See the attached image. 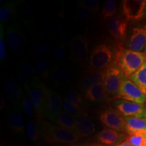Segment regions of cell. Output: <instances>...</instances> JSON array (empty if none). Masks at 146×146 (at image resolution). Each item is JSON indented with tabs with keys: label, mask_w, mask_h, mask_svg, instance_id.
<instances>
[{
	"label": "cell",
	"mask_w": 146,
	"mask_h": 146,
	"mask_svg": "<svg viewBox=\"0 0 146 146\" xmlns=\"http://www.w3.org/2000/svg\"><path fill=\"white\" fill-rule=\"evenodd\" d=\"M37 125L41 137L47 143L71 145L77 143L81 139L74 131L64 129L51 122L40 120Z\"/></svg>",
	"instance_id": "1"
},
{
	"label": "cell",
	"mask_w": 146,
	"mask_h": 146,
	"mask_svg": "<svg viewBox=\"0 0 146 146\" xmlns=\"http://www.w3.org/2000/svg\"><path fill=\"white\" fill-rule=\"evenodd\" d=\"M146 61V54L143 52H135L129 48H124L119 45L116 49V66L126 78H130Z\"/></svg>",
	"instance_id": "2"
},
{
	"label": "cell",
	"mask_w": 146,
	"mask_h": 146,
	"mask_svg": "<svg viewBox=\"0 0 146 146\" xmlns=\"http://www.w3.org/2000/svg\"><path fill=\"white\" fill-rule=\"evenodd\" d=\"M116 50L108 43H101L96 45L89 56L91 70H106L112 66L115 61Z\"/></svg>",
	"instance_id": "3"
},
{
	"label": "cell",
	"mask_w": 146,
	"mask_h": 146,
	"mask_svg": "<svg viewBox=\"0 0 146 146\" xmlns=\"http://www.w3.org/2000/svg\"><path fill=\"white\" fill-rule=\"evenodd\" d=\"M125 77L123 72L116 66H112L106 70L103 83L108 100H117L120 86Z\"/></svg>",
	"instance_id": "4"
},
{
	"label": "cell",
	"mask_w": 146,
	"mask_h": 146,
	"mask_svg": "<svg viewBox=\"0 0 146 146\" xmlns=\"http://www.w3.org/2000/svg\"><path fill=\"white\" fill-rule=\"evenodd\" d=\"M122 13L127 22H138L146 18V0H124Z\"/></svg>",
	"instance_id": "5"
},
{
	"label": "cell",
	"mask_w": 146,
	"mask_h": 146,
	"mask_svg": "<svg viewBox=\"0 0 146 146\" xmlns=\"http://www.w3.org/2000/svg\"><path fill=\"white\" fill-rule=\"evenodd\" d=\"M71 59L78 64H85L89 58V41L86 34H79L70 41Z\"/></svg>",
	"instance_id": "6"
},
{
	"label": "cell",
	"mask_w": 146,
	"mask_h": 146,
	"mask_svg": "<svg viewBox=\"0 0 146 146\" xmlns=\"http://www.w3.org/2000/svg\"><path fill=\"white\" fill-rule=\"evenodd\" d=\"M117 100L144 104L146 102V96L137 85L130 79H125L120 86Z\"/></svg>",
	"instance_id": "7"
},
{
	"label": "cell",
	"mask_w": 146,
	"mask_h": 146,
	"mask_svg": "<svg viewBox=\"0 0 146 146\" xmlns=\"http://www.w3.org/2000/svg\"><path fill=\"white\" fill-rule=\"evenodd\" d=\"M100 120L108 129L127 133L124 116L115 108H109L105 110L100 114Z\"/></svg>",
	"instance_id": "8"
},
{
	"label": "cell",
	"mask_w": 146,
	"mask_h": 146,
	"mask_svg": "<svg viewBox=\"0 0 146 146\" xmlns=\"http://www.w3.org/2000/svg\"><path fill=\"white\" fill-rule=\"evenodd\" d=\"M112 106L124 117L146 118V110L143 104L123 100H116L113 102Z\"/></svg>",
	"instance_id": "9"
},
{
	"label": "cell",
	"mask_w": 146,
	"mask_h": 146,
	"mask_svg": "<svg viewBox=\"0 0 146 146\" xmlns=\"http://www.w3.org/2000/svg\"><path fill=\"white\" fill-rule=\"evenodd\" d=\"M47 100L45 106L44 116L52 123H55L58 116L63 111V100L57 92L47 89Z\"/></svg>",
	"instance_id": "10"
},
{
	"label": "cell",
	"mask_w": 146,
	"mask_h": 146,
	"mask_svg": "<svg viewBox=\"0 0 146 146\" xmlns=\"http://www.w3.org/2000/svg\"><path fill=\"white\" fill-rule=\"evenodd\" d=\"M5 38L9 48L12 52L17 54L23 48L25 40V35L21 29H19V27L14 24H11L8 27Z\"/></svg>",
	"instance_id": "11"
},
{
	"label": "cell",
	"mask_w": 146,
	"mask_h": 146,
	"mask_svg": "<svg viewBox=\"0 0 146 146\" xmlns=\"http://www.w3.org/2000/svg\"><path fill=\"white\" fill-rule=\"evenodd\" d=\"M127 47L135 52H141L146 46V25H140L131 30Z\"/></svg>",
	"instance_id": "12"
},
{
	"label": "cell",
	"mask_w": 146,
	"mask_h": 146,
	"mask_svg": "<svg viewBox=\"0 0 146 146\" xmlns=\"http://www.w3.org/2000/svg\"><path fill=\"white\" fill-rule=\"evenodd\" d=\"M128 22L120 16H115L108 23V31L117 41H124L127 38Z\"/></svg>",
	"instance_id": "13"
},
{
	"label": "cell",
	"mask_w": 146,
	"mask_h": 146,
	"mask_svg": "<svg viewBox=\"0 0 146 146\" xmlns=\"http://www.w3.org/2000/svg\"><path fill=\"white\" fill-rule=\"evenodd\" d=\"M74 72L70 68L65 66H55L50 70V79L56 87H65L71 83Z\"/></svg>",
	"instance_id": "14"
},
{
	"label": "cell",
	"mask_w": 146,
	"mask_h": 146,
	"mask_svg": "<svg viewBox=\"0 0 146 146\" xmlns=\"http://www.w3.org/2000/svg\"><path fill=\"white\" fill-rule=\"evenodd\" d=\"M127 136L125 133L110 129H104L96 135V138L100 143L108 146H114L125 141Z\"/></svg>",
	"instance_id": "15"
},
{
	"label": "cell",
	"mask_w": 146,
	"mask_h": 146,
	"mask_svg": "<svg viewBox=\"0 0 146 146\" xmlns=\"http://www.w3.org/2000/svg\"><path fill=\"white\" fill-rule=\"evenodd\" d=\"M5 92L11 102L16 106H21L25 94L21 85L12 77L5 78L4 83Z\"/></svg>",
	"instance_id": "16"
},
{
	"label": "cell",
	"mask_w": 146,
	"mask_h": 146,
	"mask_svg": "<svg viewBox=\"0 0 146 146\" xmlns=\"http://www.w3.org/2000/svg\"><path fill=\"white\" fill-rule=\"evenodd\" d=\"M106 70H89L81 78L79 87L85 92L87 89L100 83H103L105 78Z\"/></svg>",
	"instance_id": "17"
},
{
	"label": "cell",
	"mask_w": 146,
	"mask_h": 146,
	"mask_svg": "<svg viewBox=\"0 0 146 146\" xmlns=\"http://www.w3.org/2000/svg\"><path fill=\"white\" fill-rule=\"evenodd\" d=\"M8 123L10 129L16 134L23 135L25 132L26 124L25 118L18 109H13L9 112Z\"/></svg>",
	"instance_id": "18"
},
{
	"label": "cell",
	"mask_w": 146,
	"mask_h": 146,
	"mask_svg": "<svg viewBox=\"0 0 146 146\" xmlns=\"http://www.w3.org/2000/svg\"><path fill=\"white\" fill-rule=\"evenodd\" d=\"M74 132L80 137H86L96 132V126L93 121L85 116H76Z\"/></svg>",
	"instance_id": "19"
},
{
	"label": "cell",
	"mask_w": 146,
	"mask_h": 146,
	"mask_svg": "<svg viewBox=\"0 0 146 146\" xmlns=\"http://www.w3.org/2000/svg\"><path fill=\"white\" fill-rule=\"evenodd\" d=\"M19 2L17 1H9L0 8V22L1 25L8 23L15 19Z\"/></svg>",
	"instance_id": "20"
},
{
	"label": "cell",
	"mask_w": 146,
	"mask_h": 146,
	"mask_svg": "<svg viewBox=\"0 0 146 146\" xmlns=\"http://www.w3.org/2000/svg\"><path fill=\"white\" fill-rule=\"evenodd\" d=\"M127 134L146 131V118L124 117Z\"/></svg>",
	"instance_id": "21"
},
{
	"label": "cell",
	"mask_w": 146,
	"mask_h": 146,
	"mask_svg": "<svg viewBox=\"0 0 146 146\" xmlns=\"http://www.w3.org/2000/svg\"><path fill=\"white\" fill-rule=\"evenodd\" d=\"M35 68L30 62H25L21 65L19 71V81L24 88L29 87L31 81L35 74Z\"/></svg>",
	"instance_id": "22"
},
{
	"label": "cell",
	"mask_w": 146,
	"mask_h": 146,
	"mask_svg": "<svg viewBox=\"0 0 146 146\" xmlns=\"http://www.w3.org/2000/svg\"><path fill=\"white\" fill-rule=\"evenodd\" d=\"M85 98L91 102H101L107 100L103 83H100L85 91Z\"/></svg>",
	"instance_id": "23"
},
{
	"label": "cell",
	"mask_w": 146,
	"mask_h": 146,
	"mask_svg": "<svg viewBox=\"0 0 146 146\" xmlns=\"http://www.w3.org/2000/svg\"><path fill=\"white\" fill-rule=\"evenodd\" d=\"M55 123L60 127L74 131L76 129V118L62 111L58 116Z\"/></svg>",
	"instance_id": "24"
},
{
	"label": "cell",
	"mask_w": 146,
	"mask_h": 146,
	"mask_svg": "<svg viewBox=\"0 0 146 146\" xmlns=\"http://www.w3.org/2000/svg\"><path fill=\"white\" fill-rule=\"evenodd\" d=\"M129 78L141 89L146 96V61Z\"/></svg>",
	"instance_id": "25"
},
{
	"label": "cell",
	"mask_w": 146,
	"mask_h": 146,
	"mask_svg": "<svg viewBox=\"0 0 146 146\" xmlns=\"http://www.w3.org/2000/svg\"><path fill=\"white\" fill-rule=\"evenodd\" d=\"M21 11L25 25L29 29L31 28L33 23V11L31 5L27 1H22L21 3Z\"/></svg>",
	"instance_id": "26"
},
{
	"label": "cell",
	"mask_w": 146,
	"mask_h": 146,
	"mask_svg": "<svg viewBox=\"0 0 146 146\" xmlns=\"http://www.w3.org/2000/svg\"><path fill=\"white\" fill-rule=\"evenodd\" d=\"M117 12V1L115 0H107L102 7L101 15L104 20L112 19Z\"/></svg>",
	"instance_id": "27"
},
{
	"label": "cell",
	"mask_w": 146,
	"mask_h": 146,
	"mask_svg": "<svg viewBox=\"0 0 146 146\" xmlns=\"http://www.w3.org/2000/svg\"><path fill=\"white\" fill-rule=\"evenodd\" d=\"M52 46L48 43H41L36 45L31 53V58L33 60H38L47 56L52 52Z\"/></svg>",
	"instance_id": "28"
},
{
	"label": "cell",
	"mask_w": 146,
	"mask_h": 146,
	"mask_svg": "<svg viewBox=\"0 0 146 146\" xmlns=\"http://www.w3.org/2000/svg\"><path fill=\"white\" fill-rule=\"evenodd\" d=\"M50 65L48 60L45 58H42L36 60L35 64V70L40 76L43 79L47 80L50 78Z\"/></svg>",
	"instance_id": "29"
},
{
	"label": "cell",
	"mask_w": 146,
	"mask_h": 146,
	"mask_svg": "<svg viewBox=\"0 0 146 146\" xmlns=\"http://www.w3.org/2000/svg\"><path fill=\"white\" fill-rule=\"evenodd\" d=\"M125 141L133 146H146V131H140L128 135Z\"/></svg>",
	"instance_id": "30"
},
{
	"label": "cell",
	"mask_w": 146,
	"mask_h": 146,
	"mask_svg": "<svg viewBox=\"0 0 146 146\" xmlns=\"http://www.w3.org/2000/svg\"><path fill=\"white\" fill-rule=\"evenodd\" d=\"M25 132L28 138L33 141H36L41 137L38 125L31 119L29 120L27 122Z\"/></svg>",
	"instance_id": "31"
},
{
	"label": "cell",
	"mask_w": 146,
	"mask_h": 146,
	"mask_svg": "<svg viewBox=\"0 0 146 146\" xmlns=\"http://www.w3.org/2000/svg\"><path fill=\"white\" fill-rule=\"evenodd\" d=\"M64 100L75 106L82 108L83 98L76 91L67 90L64 95Z\"/></svg>",
	"instance_id": "32"
},
{
	"label": "cell",
	"mask_w": 146,
	"mask_h": 146,
	"mask_svg": "<svg viewBox=\"0 0 146 146\" xmlns=\"http://www.w3.org/2000/svg\"><path fill=\"white\" fill-rule=\"evenodd\" d=\"M62 110L64 112L68 113V114L72 115L74 117L79 116H86V112L83 110L82 108L75 106L71 104L70 103L64 100H63Z\"/></svg>",
	"instance_id": "33"
},
{
	"label": "cell",
	"mask_w": 146,
	"mask_h": 146,
	"mask_svg": "<svg viewBox=\"0 0 146 146\" xmlns=\"http://www.w3.org/2000/svg\"><path fill=\"white\" fill-rule=\"evenodd\" d=\"M78 8H83L91 12H97L100 8L99 0H83L78 3Z\"/></svg>",
	"instance_id": "34"
},
{
	"label": "cell",
	"mask_w": 146,
	"mask_h": 146,
	"mask_svg": "<svg viewBox=\"0 0 146 146\" xmlns=\"http://www.w3.org/2000/svg\"><path fill=\"white\" fill-rule=\"evenodd\" d=\"M21 106L23 108V112L26 116L28 117H33V116L35 110L33 106L31 100L28 96H24L22 101Z\"/></svg>",
	"instance_id": "35"
},
{
	"label": "cell",
	"mask_w": 146,
	"mask_h": 146,
	"mask_svg": "<svg viewBox=\"0 0 146 146\" xmlns=\"http://www.w3.org/2000/svg\"><path fill=\"white\" fill-rule=\"evenodd\" d=\"M7 50L5 42V33L3 25L0 24V60L3 62L6 58Z\"/></svg>",
	"instance_id": "36"
},
{
	"label": "cell",
	"mask_w": 146,
	"mask_h": 146,
	"mask_svg": "<svg viewBox=\"0 0 146 146\" xmlns=\"http://www.w3.org/2000/svg\"><path fill=\"white\" fill-rule=\"evenodd\" d=\"M55 59L58 62H62L66 56V48L63 43H59L55 47L54 50Z\"/></svg>",
	"instance_id": "37"
},
{
	"label": "cell",
	"mask_w": 146,
	"mask_h": 146,
	"mask_svg": "<svg viewBox=\"0 0 146 146\" xmlns=\"http://www.w3.org/2000/svg\"><path fill=\"white\" fill-rule=\"evenodd\" d=\"M93 17V12L83 8H78L75 13V19L82 21H87Z\"/></svg>",
	"instance_id": "38"
},
{
	"label": "cell",
	"mask_w": 146,
	"mask_h": 146,
	"mask_svg": "<svg viewBox=\"0 0 146 146\" xmlns=\"http://www.w3.org/2000/svg\"><path fill=\"white\" fill-rule=\"evenodd\" d=\"M66 146H92L91 143H73L71 145H66Z\"/></svg>",
	"instance_id": "39"
},
{
	"label": "cell",
	"mask_w": 146,
	"mask_h": 146,
	"mask_svg": "<svg viewBox=\"0 0 146 146\" xmlns=\"http://www.w3.org/2000/svg\"><path fill=\"white\" fill-rule=\"evenodd\" d=\"M114 146H133V145H131V144L129 143V142L124 141L123 142H122V143H120L119 144H118V145H114Z\"/></svg>",
	"instance_id": "40"
},
{
	"label": "cell",
	"mask_w": 146,
	"mask_h": 146,
	"mask_svg": "<svg viewBox=\"0 0 146 146\" xmlns=\"http://www.w3.org/2000/svg\"><path fill=\"white\" fill-rule=\"evenodd\" d=\"M91 145H92V146H108V145H103V144L100 143H91Z\"/></svg>",
	"instance_id": "41"
},
{
	"label": "cell",
	"mask_w": 146,
	"mask_h": 146,
	"mask_svg": "<svg viewBox=\"0 0 146 146\" xmlns=\"http://www.w3.org/2000/svg\"><path fill=\"white\" fill-rule=\"evenodd\" d=\"M143 53H145V54H146V46H145V49H144V50H143Z\"/></svg>",
	"instance_id": "42"
},
{
	"label": "cell",
	"mask_w": 146,
	"mask_h": 146,
	"mask_svg": "<svg viewBox=\"0 0 146 146\" xmlns=\"http://www.w3.org/2000/svg\"><path fill=\"white\" fill-rule=\"evenodd\" d=\"M145 110H146V102H145Z\"/></svg>",
	"instance_id": "43"
},
{
	"label": "cell",
	"mask_w": 146,
	"mask_h": 146,
	"mask_svg": "<svg viewBox=\"0 0 146 146\" xmlns=\"http://www.w3.org/2000/svg\"><path fill=\"white\" fill-rule=\"evenodd\" d=\"M58 146H66V145H58Z\"/></svg>",
	"instance_id": "44"
}]
</instances>
